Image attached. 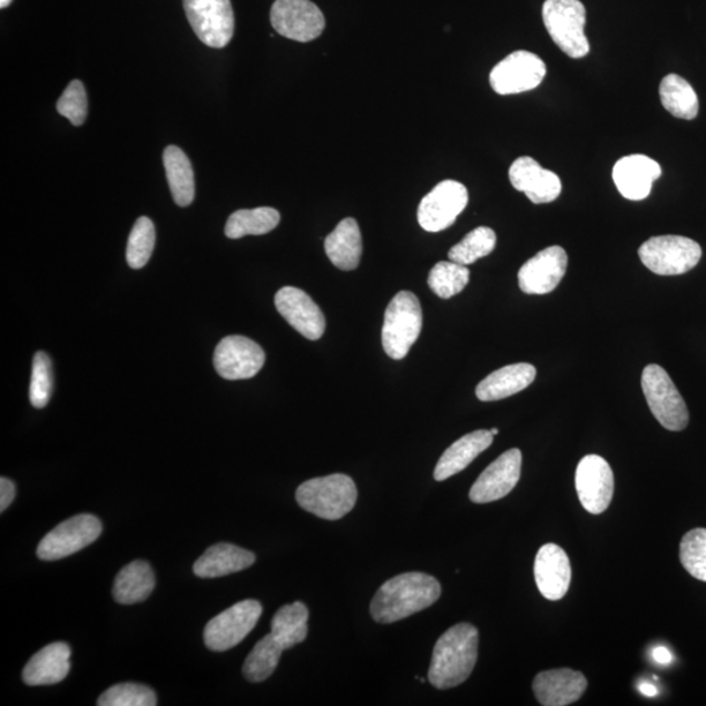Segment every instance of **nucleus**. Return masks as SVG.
I'll list each match as a JSON object with an SVG mask.
<instances>
[{"mask_svg":"<svg viewBox=\"0 0 706 706\" xmlns=\"http://www.w3.org/2000/svg\"><path fill=\"white\" fill-rule=\"evenodd\" d=\"M441 585L434 577L420 572L390 578L381 586L371 604L372 618L390 625L409 618L438 602Z\"/></svg>","mask_w":706,"mask_h":706,"instance_id":"obj_1","label":"nucleus"},{"mask_svg":"<svg viewBox=\"0 0 706 706\" xmlns=\"http://www.w3.org/2000/svg\"><path fill=\"white\" fill-rule=\"evenodd\" d=\"M478 629L461 622L447 630L433 649L428 680L438 689L454 688L470 678L478 660Z\"/></svg>","mask_w":706,"mask_h":706,"instance_id":"obj_2","label":"nucleus"},{"mask_svg":"<svg viewBox=\"0 0 706 706\" xmlns=\"http://www.w3.org/2000/svg\"><path fill=\"white\" fill-rule=\"evenodd\" d=\"M296 500L306 512L336 521L355 508L357 487L344 474L314 478L297 488Z\"/></svg>","mask_w":706,"mask_h":706,"instance_id":"obj_3","label":"nucleus"},{"mask_svg":"<svg viewBox=\"0 0 706 706\" xmlns=\"http://www.w3.org/2000/svg\"><path fill=\"white\" fill-rule=\"evenodd\" d=\"M542 17L548 35L565 55L573 59L589 55L586 9L580 0H546Z\"/></svg>","mask_w":706,"mask_h":706,"instance_id":"obj_4","label":"nucleus"},{"mask_svg":"<svg viewBox=\"0 0 706 706\" xmlns=\"http://www.w3.org/2000/svg\"><path fill=\"white\" fill-rule=\"evenodd\" d=\"M423 327V311L414 293L402 291L390 302L382 326V345L389 357L408 356Z\"/></svg>","mask_w":706,"mask_h":706,"instance_id":"obj_5","label":"nucleus"},{"mask_svg":"<svg viewBox=\"0 0 706 706\" xmlns=\"http://www.w3.org/2000/svg\"><path fill=\"white\" fill-rule=\"evenodd\" d=\"M641 386L651 414L668 431L680 432L689 423L687 404L663 366L645 367Z\"/></svg>","mask_w":706,"mask_h":706,"instance_id":"obj_6","label":"nucleus"},{"mask_svg":"<svg viewBox=\"0 0 706 706\" xmlns=\"http://www.w3.org/2000/svg\"><path fill=\"white\" fill-rule=\"evenodd\" d=\"M644 266L660 276L683 275L697 266L702 246L683 236L651 237L638 249Z\"/></svg>","mask_w":706,"mask_h":706,"instance_id":"obj_7","label":"nucleus"},{"mask_svg":"<svg viewBox=\"0 0 706 706\" xmlns=\"http://www.w3.org/2000/svg\"><path fill=\"white\" fill-rule=\"evenodd\" d=\"M187 20L198 39L209 48L222 49L235 33V12L231 0H184Z\"/></svg>","mask_w":706,"mask_h":706,"instance_id":"obj_8","label":"nucleus"},{"mask_svg":"<svg viewBox=\"0 0 706 706\" xmlns=\"http://www.w3.org/2000/svg\"><path fill=\"white\" fill-rule=\"evenodd\" d=\"M101 532L102 524L96 516H75L58 524L41 540L37 556L45 561L61 560L92 545Z\"/></svg>","mask_w":706,"mask_h":706,"instance_id":"obj_9","label":"nucleus"},{"mask_svg":"<svg viewBox=\"0 0 706 706\" xmlns=\"http://www.w3.org/2000/svg\"><path fill=\"white\" fill-rule=\"evenodd\" d=\"M262 611L258 600L246 599L215 616L203 635L207 648L214 651L235 648L257 626Z\"/></svg>","mask_w":706,"mask_h":706,"instance_id":"obj_10","label":"nucleus"},{"mask_svg":"<svg viewBox=\"0 0 706 706\" xmlns=\"http://www.w3.org/2000/svg\"><path fill=\"white\" fill-rule=\"evenodd\" d=\"M546 73L542 58L531 51L518 50L493 67L490 85L501 96L518 95L542 85Z\"/></svg>","mask_w":706,"mask_h":706,"instance_id":"obj_11","label":"nucleus"},{"mask_svg":"<svg viewBox=\"0 0 706 706\" xmlns=\"http://www.w3.org/2000/svg\"><path fill=\"white\" fill-rule=\"evenodd\" d=\"M469 192L461 183L447 179L433 187L420 202L418 222L426 232L445 231L468 207Z\"/></svg>","mask_w":706,"mask_h":706,"instance_id":"obj_12","label":"nucleus"},{"mask_svg":"<svg viewBox=\"0 0 706 706\" xmlns=\"http://www.w3.org/2000/svg\"><path fill=\"white\" fill-rule=\"evenodd\" d=\"M277 33L297 42H311L325 31L326 20L311 0H276L269 13Z\"/></svg>","mask_w":706,"mask_h":706,"instance_id":"obj_13","label":"nucleus"},{"mask_svg":"<svg viewBox=\"0 0 706 706\" xmlns=\"http://www.w3.org/2000/svg\"><path fill=\"white\" fill-rule=\"evenodd\" d=\"M576 490L585 510L602 514L610 507L615 490L611 465L605 458L589 454L577 465Z\"/></svg>","mask_w":706,"mask_h":706,"instance_id":"obj_14","label":"nucleus"},{"mask_svg":"<svg viewBox=\"0 0 706 706\" xmlns=\"http://www.w3.org/2000/svg\"><path fill=\"white\" fill-rule=\"evenodd\" d=\"M266 353L258 343L246 336L224 337L214 353V365L220 377L229 381L247 380L265 365Z\"/></svg>","mask_w":706,"mask_h":706,"instance_id":"obj_15","label":"nucleus"},{"mask_svg":"<svg viewBox=\"0 0 706 706\" xmlns=\"http://www.w3.org/2000/svg\"><path fill=\"white\" fill-rule=\"evenodd\" d=\"M522 453L520 449H510L501 454L482 472L470 490V500L475 504L504 499L520 482Z\"/></svg>","mask_w":706,"mask_h":706,"instance_id":"obj_16","label":"nucleus"},{"mask_svg":"<svg viewBox=\"0 0 706 706\" xmlns=\"http://www.w3.org/2000/svg\"><path fill=\"white\" fill-rule=\"evenodd\" d=\"M567 267V252L561 246L547 247L520 268L518 284L528 295H546L558 288Z\"/></svg>","mask_w":706,"mask_h":706,"instance_id":"obj_17","label":"nucleus"},{"mask_svg":"<svg viewBox=\"0 0 706 706\" xmlns=\"http://www.w3.org/2000/svg\"><path fill=\"white\" fill-rule=\"evenodd\" d=\"M275 306L282 317L306 340L318 341L325 333V315L303 290L284 287L277 291Z\"/></svg>","mask_w":706,"mask_h":706,"instance_id":"obj_18","label":"nucleus"},{"mask_svg":"<svg viewBox=\"0 0 706 706\" xmlns=\"http://www.w3.org/2000/svg\"><path fill=\"white\" fill-rule=\"evenodd\" d=\"M510 184L524 193L535 205H546L559 198L562 185L556 173L540 167L532 157L522 156L509 169Z\"/></svg>","mask_w":706,"mask_h":706,"instance_id":"obj_19","label":"nucleus"},{"mask_svg":"<svg viewBox=\"0 0 706 706\" xmlns=\"http://www.w3.org/2000/svg\"><path fill=\"white\" fill-rule=\"evenodd\" d=\"M535 576L540 595L546 599L565 598L572 580V567L567 552L555 543L540 547L536 558Z\"/></svg>","mask_w":706,"mask_h":706,"instance_id":"obj_20","label":"nucleus"},{"mask_svg":"<svg viewBox=\"0 0 706 706\" xmlns=\"http://www.w3.org/2000/svg\"><path fill=\"white\" fill-rule=\"evenodd\" d=\"M663 175L660 165L645 155H629L615 164L612 178L619 193L629 200L648 198L653 184Z\"/></svg>","mask_w":706,"mask_h":706,"instance_id":"obj_21","label":"nucleus"},{"mask_svg":"<svg viewBox=\"0 0 706 706\" xmlns=\"http://www.w3.org/2000/svg\"><path fill=\"white\" fill-rule=\"evenodd\" d=\"M588 680L572 668H556L540 673L532 682L537 700L543 706H567L584 696Z\"/></svg>","mask_w":706,"mask_h":706,"instance_id":"obj_22","label":"nucleus"},{"mask_svg":"<svg viewBox=\"0 0 706 706\" xmlns=\"http://www.w3.org/2000/svg\"><path fill=\"white\" fill-rule=\"evenodd\" d=\"M70 646L65 643L45 646L29 659L22 671V680L28 686L57 685L70 673Z\"/></svg>","mask_w":706,"mask_h":706,"instance_id":"obj_23","label":"nucleus"},{"mask_svg":"<svg viewBox=\"0 0 706 706\" xmlns=\"http://www.w3.org/2000/svg\"><path fill=\"white\" fill-rule=\"evenodd\" d=\"M537 377L536 366L528 363L512 364L488 375L477 386V396L482 402L506 400L528 389Z\"/></svg>","mask_w":706,"mask_h":706,"instance_id":"obj_24","label":"nucleus"},{"mask_svg":"<svg viewBox=\"0 0 706 706\" xmlns=\"http://www.w3.org/2000/svg\"><path fill=\"white\" fill-rule=\"evenodd\" d=\"M493 438L491 431L480 430L457 440L440 458L434 469V479L438 482H444L463 471L478 455L492 445Z\"/></svg>","mask_w":706,"mask_h":706,"instance_id":"obj_25","label":"nucleus"},{"mask_svg":"<svg viewBox=\"0 0 706 706\" xmlns=\"http://www.w3.org/2000/svg\"><path fill=\"white\" fill-rule=\"evenodd\" d=\"M255 555L231 543H217L195 561L193 567L195 576L200 578H216L242 572L252 567Z\"/></svg>","mask_w":706,"mask_h":706,"instance_id":"obj_26","label":"nucleus"},{"mask_svg":"<svg viewBox=\"0 0 706 706\" xmlns=\"http://www.w3.org/2000/svg\"><path fill=\"white\" fill-rule=\"evenodd\" d=\"M325 252L336 268L356 269L363 255V237L353 217L342 220L325 239Z\"/></svg>","mask_w":706,"mask_h":706,"instance_id":"obj_27","label":"nucleus"},{"mask_svg":"<svg viewBox=\"0 0 706 706\" xmlns=\"http://www.w3.org/2000/svg\"><path fill=\"white\" fill-rule=\"evenodd\" d=\"M155 589V575L146 561H133L116 577L112 596L118 604L135 605L143 602Z\"/></svg>","mask_w":706,"mask_h":706,"instance_id":"obj_28","label":"nucleus"},{"mask_svg":"<svg viewBox=\"0 0 706 706\" xmlns=\"http://www.w3.org/2000/svg\"><path fill=\"white\" fill-rule=\"evenodd\" d=\"M164 167L173 199L179 207L190 206L195 198L194 170L189 157L176 146L164 151Z\"/></svg>","mask_w":706,"mask_h":706,"instance_id":"obj_29","label":"nucleus"},{"mask_svg":"<svg viewBox=\"0 0 706 706\" xmlns=\"http://www.w3.org/2000/svg\"><path fill=\"white\" fill-rule=\"evenodd\" d=\"M660 102L676 118L695 119L698 115V97L693 86L679 75H667L659 86Z\"/></svg>","mask_w":706,"mask_h":706,"instance_id":"obj_30","label":"nucleus"},{"mask_svg":"<svg viewBox=\"0 0 706 706\" xmlns=\"http://www.w3.org/2000/svg\"><path fill=\"white\" fill-rule=\"evenodd\" d=\"M281 223V214L272 207L238 209L225 225V236L232 239L245 236H262L274 231Z\"/></svg>","mask_w":706,"mask_h":706,"instance_id":"obj_31","label":"nucleus"},{"mask_svg":"<svg viewBox=\"0 0 706 706\" xmlns=\"http://www.w3.org/2000/svg\"><path fill=\"white\" fill-rule=\"evenodd\" d=\"M307 620H310V611L303 602L285 605L274 615L272 635L284 649H291L305 641L307 629H310Z\"/></svg>","mask_w":706,"mask_h":706,"instance_id":"obj_32","label":"nucleus"},{"mask_svg":"<svg viewBox=\"0 0 706 706\" xmlns=\"http://www.w3.org/2000/svg\"><path fill=\"white\" fill-rule=\"evenodd\" d=\"M283 650L285 649L272 634L263 637L245 660L243 667L245 678L252 683L267 680L280 665Z\"/></svg>","mask_w":706,"mask_h":706,"instance_id":"obj_33","label":"nucleus"},{"mask_svg":"<svg viewBox=\"0 0 706 706\" xmlns=\"http://www.w3.org/2000/svg\"><path fill=\"white\" fill-rule=\"evenodd\" d=\"M470 282V269L452 261L439 262L428 276V285L440 298H452Z\"/></svg>","mask_w":706,"mask_h":706,"instance_id":"obj_34","label":"nucleus"},{"mask_svg":"<svg viewBox=\"0 0 706 706\" xmlns=\"http://www.w3.org/2000/svg\"><path fill=\"white\" fill-rule=\"evenodd\" d=\"M498 242L493 229L479 227L471 231L460 244H457L449 252V259L460 265L469 266L480 258L490 255Z\"/></svg>","mask_w":706,"mask_h":706,"instance_id":"obj_35","label":"nucleus"},{"mask_svg":"<svg viewBox=\"0 0 706 706\" xmlns=\"http://www.w3.org/2000/svg\"><path fill=\"white\" fill-rule=\"evenodd\" d=\"M156 232L151 219L146 216L139 217L130 233L127 243L126 259L134 269L143 268L147 265L155 249Z\"/></svg>","mask_w":706,"mask_h":706,"instance_id":"obj_36","label":"nucleus"},{"mask_svg":"<svg viewBox=\"0 0 706 706\" xmlns=\"http://www.w3.org/2000/svg\"><path fill=\"white\" fill-rule=\"evenodd\" d=\"M679 558L690 576L706 582V529H694L683 537Z\"/></svg>","mask_w":706,"mask_h":706,"instance_id":"obj_37","label":"nucleus"},{"mask_svg":"<svg viewBox=\"0 0 706 706\" xmlns=\"http://www.w3.org/2000/svg\"><path fill=\"white\" fill-rule=\"evenodd\" d=\"M157 697L155 690L137 683H121L110 687L100 696V706H155Z\"/></svg>","mask_w":706,"mask_h":706,"instance_id":"obj_38","label":"nucleus"},{"mask_svg":"<svg viewBox=\"0 0 706 706\" xmlns=\"http://www.w3.org/2000/svg\"><path fill=\"white\" fill-rule=\"evenodd\" d=\"M51 392V360L48 353L37 352L33 357L31 388H29V400L33 408L43 409L50 401Z\"/></svg>","mask_w":706,"mask_h":706,"instance_id":"obj_39","label":"nucleus"},{"mask_svg":"<svg viewBox=\"0 0 706 706\" xmlns=\"http://www.w3.org/2000/svg\"><path fill=\"white\" fill-rule=\"evenodd\" d=\"M57 110L73 126H81L86 122L88 99L86 88L80 80H72L65 89L61 99L57 102Z\"/></svg>","mask_w":706,"mask_h":706,"instance_id":"obj_40","label":"nucleus"},{"mask_svg":"<svg viewBox=\"0 0 706 706\" xmlns=\"http://www.w3.org/2000/svg\"><path fill=\"white\" fill-rule=\"evenodd\" d=\"M14 496H17V487H14L12 480L0 479V512H4L11 506Z\"/></svg>","mask_w":706,"mask_h":706,"instance_id":"obj_41","label":"nucleus"},{"mask_svg":"<svg viewBox=\"0 0 706 706\" xmlns=\"http://www.w3.org/2000/svg\"><path fill=\"white\" fill-rule=\"evenodd\" d=\"M651 656H653V659H655L656 663L659 665L666 666L673 663L671 651L664 648V646H658V648L653 650Z\"/></svg>","mask_w":706,"mask_h":706,"instance_id":"obj_42","label":"nucleus"},{"mask_svg":"<svg viewBox=\"0 0 706 706\" xmlns=\"http://www.w3.org/2000/svg\"><path fill=\"white\" fill-rule=\"evenodd\" d=\"M638 690H640L644 696L648 697H655L658 695V688L650 682L638 683Z\"/></svg>","mask_w":706,"mask_h":706,"instance_id":"obj_43","label":"nucleus"},{"mask_svg":"<svg viewBox=\"0 0 706 706\" xmlns=\"http://www.w3.org/2000/svg\"><path fill=\"white\" fill-rule=\"evenodd\" d=\"M12 3V0H0V9H6Z\"/></svg>","mask_w":706,"mask_h":706,"instance_id":"obj_44","label":"nucleus"},{"mask_svg":"<svg viewBox=\"0 0 706 706\" xmlns=\"http://www.w3.org/2000/svg\"><path fill=\"white\" fill-rule=\"evenodd\" d=\"M491 433H492L493 435L499 434V430H498V428H493V430H491Z\"/></svg>","mask_w":706,"mask_h":706,"instance_id":"obj_45","label":"nucleus"}]
</instances>
